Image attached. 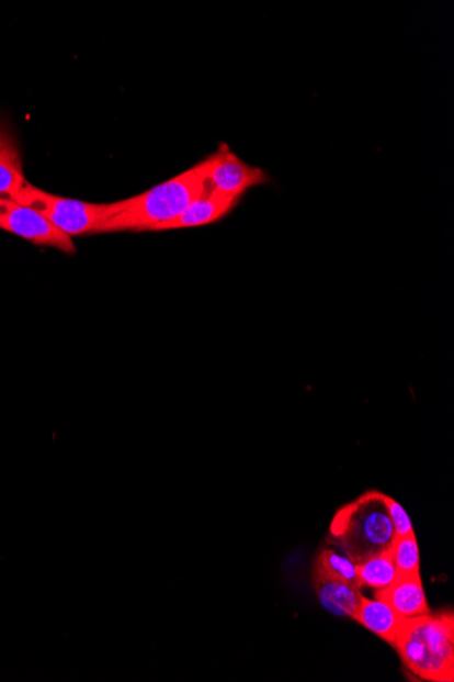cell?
Masks as SVG:
<instances>
[{"instance_id": "obj_1", "label": "cell", "mask_w": 454, "mask_h": 682, "mask_svg": "<svg viewBox=\"0 0 454 682\" xmlns=\"http://www.w3.org/2000/svg\"><path fill=\"white\" fill-rule=\"evenodd\" d=\"M206 190L201 164H196L144 194L127 199V206L107 219L98 233L158 232L178 219Z\"/></svg>"}, {"instance_id": "obj_2", "label": "cell", "mask_w": 454, "mask_h": 682, "mask_svg": "<svg viewBox=\"0 0 454 682\" xmlns=\"http://www.w3.org/2000/svg\"><path fill=\"white\" fill-rule=\"evenodd\" d=\"M396 539L387 494L371 491L334 514L328 543L338 547L355 564L373 556L389 552Z\"/></svg>"}, {"instance_id": "obj_3", "label": "cell", "mask_w": 454, "mask_h": 682, "mask_svg": "<svg viewBox=\"0 0 454 682\" xmlns=\"http://www.w3.org/2000/svg\"><path fill=\"white\" fill-rule=\"evenodd\" d=\"M394 646L406 668L418 678L429 681L454 680L452 613H428L405 619Z\"/></svg>"}, {"instance_id": "obj_4", "label": "cell", "mask_w": 454, "mask_h": 682, "mask_svg": "<svg viewBox=\"0 0 454 682\" xmlns=\"http://www.w3.org/2000/svg\"><path fill=\"white\" fill-rule=\"evenodd\" d=\"M14 201L33 209L70 237L94 235L107 219L127 206V199L115 203H89L49 194L27 183Z\"/></svg>"}, {"instance_id": "obj_5", "label": "cell", "mask_w": 454, "mask_h": 682, "mask_svg": "<svg viewBox=\"0 0 454 682\" xmlns=\"http://www.w3.org/2000/svg\"><path fill=\"white\" fill-rule=\"evenodd\" d=\"M201 164L208 189L220 194L241 198L253 187L269 183L270 176L264 169L243 163L231 152L229 145L220 144L214 155Z\"/></svg>"}, {"instance_id": "obj_6", "label": "cell", "mask_w": 454, "mask_h": 682, "mask_svg": "<svg viewBox=\"0 0 454 682\" xmlns=\"http://www.w3.org/2000/svg\"><path fill=\"white\" fill-rule=\"evenodd\" d=\"M0 230L14 233L37 246L53 247L66 254L77 253L70 236L14 199L0 197Z\"/></svg>"}, {"instance_id": "obj_7", "label": "cell", "mask_w": 454, "mask_h": 682, "mask_svg": "<svg viewBox=\"0 0 454 682\" xmlns=\"http://www.w3.org/2000/svg\"><path fill=\"white\" fill-rule=\"evenodd\" d=\"M241 198L220 194L218 191L208 189L201 197L195 199L178 219L170 221L158 230L173 231L186 230V227H197L217 223L225 215L229 214L237 206Z\"/></svg>"}, {"instance_id": "obj_8", "label": "cell", "mask_w": 454, "mask_h": 682, "mask_svg": "<svg viewBox=\"0 0 454 682\" xmlns=\"http://www.w3.org/2000/svg\"><path fill=\"white\" fill-rule=\"evenodd\" d=\"M402 619L430 613L421 575H399L388 589L377 591Z\"/></svg>"}, {"instance_id": "obj_9", "label": "cell", "mask_w": 454, "mask_h": 682, "mask_svg": "<svg viewBox=\"0 0 454 682\" xmlns=\"http://www.w3.org/2000/svg\"><path fill=\"white\" fill-rule=\"evenodd\" d=\"M354 619L391 646H394L396 636L399 634L402 622H405L397 615L394 607L377 593L373 600L362 595L361 605L357 607Z\"/></svg>"}, {"instance_id": "obj_10", "label": "cell", "mask_w": 454, "mask_h": 682, "mask_svg": "<svg viewBox=\"0 0 454 682\" xmlns=\"http://www.w3.org/2000/svg\"><path fill=\"white\" fill-rule=\"evenodd\" d=\"M315 589L321 605L334 616L354 618L361 605V589L354 584L327 577L314 578Z\"/></svg>"}, {"instance_id": "obj_11", "label": "cell", "mask_w": 454, "mask_h": 682, "mask_svg": "<svg viewBox=\"0 0 454 682\" xmlns=\"http://www.w3.org/2000/svg\"><path fill=\"white\" fill-rule=\"evenodd\" d=\"M25 185L19 146L13 135L0 127V195L15 199Z\"/></svg>"}, {"instance_id": "obj_12", "label": "cell", "mask_w": 454, "mask_h": 682, "mask_svg": "<svg viewBox=\"0 0 454 682\" xmlns=\"http://www.w3.org/2000/svg\"><path fill=\"white\" fill-rule=\"evenodd\" d=\"M357 578L361 589L363 585L376 591L388 589L399 577L394 560L389 552L373 556L371 559L356 564Z\"/></svg>"}, {"instance_id": "obj_13", "label": "cell", "mask_w": 454, "mask_h": 682, "mask_svg": "<svg viewBox=\"0 0 454 682\" xmlns=\"http://www.w3.org/2000/svg\"><path fill=\"white\" fill-rule=\"evenodd\" d=\"M315 573L317 575L339 579L361 589L357 578L356 564L348 556L339 555L331 549H325L316 560Z\"/></svg>"}, {"instance_id": "obj_14", "label": "cell", "mask_w": 454, "mask_h": 682, "mask_svg": "<svg viewBox=\"0 0 454 682\" xmlns=\"http://www.w3.org/2000/svg\"><path fill=\"white\" fill-rule=\"evenodd\" d=\"M391 560H394L399 575H421V559H419V547L416 533L405 537H396L394 545L389 549Z\"/></svg>"}, {"instance_id": "obj_15", "label": "cell", "mask_w": 454, "mask_h": 682, "mask_svg": "<svg viewBox=\"0 0 454 682\" xmlns=\"http://www.w3.org/2000/svg\"><path fill=\"white\" fill-rule=\"evenodd\" d=\"M387 505L390 521L394 523L396 537H405L408 536V534H412L413 527L410 516H408L407 511L402 508V505L397 503L395 499L388 496V494Z\"/></svg>"}]
</instances>
